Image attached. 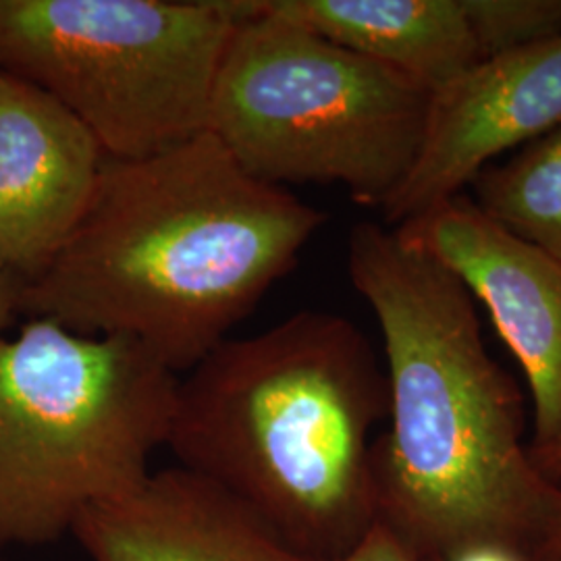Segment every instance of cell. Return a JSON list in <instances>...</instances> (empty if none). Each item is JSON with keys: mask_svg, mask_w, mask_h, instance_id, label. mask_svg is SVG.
<instances>
[{"mask_svg": "<svg viewBox=\"0 0 561 561\" xmlns=\"http://www.w3.org/2000/svg\"><path fill=\"white\" fill-rule=\"evenodd\" d=\"M347 273L381 327L389 379L373 447L379 522L428 561H539L561 493L530 460L520 387L489 354L474 298L381 222L350 231Z\"/></svg>", "mask_w": 561, "mask_h": 561, "instance_id": "1", "label": "cell"}, {"mask_svg": "<svg viewBox=\"0 0 561 561\" xmlns=\"http://www.w3.org/2000/svg\"><path fill=\"white\" fill-rule=\"evenodd\" d=\"M324 222L248 175L210 131L146 159L106 157L78 229L21 285L20 312L136 341L181 375L296 268Z\"/></svg>", "mask_w": 561, "mask_h": 561, "instance_id": "2", "label": "cell"}, {"mask_svg": "<svg viewBox=\"0 0 561 561\" xmlns=\"http://www.w3.org/2000/svg\"><path fill=\"white\" fill-rule=\"evenodd\" d=\"M389 379L347 319L301 310L219 343L180 377L167 447L310 561H335L379 522L375 428Z\"/></svg>", "mask_w": 561, "mask_h": 561, "instance_id": "3", "label": "cell"}, {"mask_svg": "<svg viewBox=\"0 0 561 561\" xmlns=\"http://www.w3.org/2000/svg\"><path fill=\"white\" fill-rule=\"evenodd\" d=\"M178 373L125 337L30 319L0 340V549L71 535L150 477Z\"/></svg>", "mask_w": 561, "mask_h": 561, "instance_id": "4", "label": "cell"}, {"mask_svg": "<svg viewBox=\"0 0 561 561\" xmlns=\"http://www.w3.org/2000/svg\"><path fill=\"white\" fill-rule=\"evenodd\" d=\"M431 99L379 60L241 0L206 131L254 180L337 183L381 208L421 152Z\"/></svg>", "mask_w": 561, "mask_h": 561, "instance_id": "5", "label": "cell"}, {"mask_svg": "<svg viewBox=\"0 0 561 561\" xmlns=\"http://www.w3.org/2000/svg\"><path fill=\"white\" fill-rule=\"evenodd\" d=\"M241 0H0V71L136 161L208 129Z\"/></svg>", "mask_w": 561, "mask_h": 561, "instance_id": "6", "label": "cell"}, {"mask_svg": "<svg viewBox=\"0 0 561 561\" xmlns=\"http://www.w3.org/2000/svg\"><path fill=\"white\" fill-rule=\"evenodd\" d=\"M481 300L530 385V451L561 433V262L486 217L468 192L391 227Z\"/></svg>", "mask_w": 561, "mask_h": 561, "instance_id": "7", "label": "cell"}, {"mask_svg": "<svg viewBox=\"0 0 561 561\" xmlns=\"http://www.w3.org/2000/svg\"><path fill=\"white\" fill-rule=\"evenodd\" d=\"M560 123L561 36L482 60L433 94L421 152L379 208L382 225L396 227L466 192L503 152Z\"/></svg>", "mask_w": 561, "mask_h": 561, "instance_id": "8", "label": "cell"}, {"mask_svg": "<svg viewBox=\"0 0 561 561\" xmlns=\"http://www.w3.org/2000/svg\"><path fill=\"white\" fill-rule=\"evenodd\" d=\"M106 154L92 131L30 81L0 71V268L36 279L78 229Z\"/></svg>", "mask_w": 561, "mask_h": 561, "instance_id": "9", "label": "cell"}, {"mask_svg": "<svg viewBox=\"0 0 561 561\" xmlns=\"http://www.w3.org/2000/svg\"><path fill=\"white\" fill-rule=\"evenodd\" d=\"M71 535L90 561H310L245 505L180 466L90 507Z\"/></svg>", "mask_w": 561, "mask_h": 561, "instance_id": "10", "label": "cell"}, {"mask_svg": "<svg viewBox=\"0 0 561 561\" xmlns=\"http://www.w3.org/2000/svg\"><path fill=\"white\" fill-rule=\"evenodd\" d=\"M259 7L379 60L431 94L486 59L468 0H259Z\"/></svg>", "mask_w": 561, "mask_h": 561, "instance_id": "11", "label": "cell"}, {"mask_svg": "<svg viewBox=\"0 0 561 561\" xmlns=\"http://www.w3.org/2000/svg\"><path fill=\"white\" fill-rule=\"evenodd\" d=\"M468 187L486 217L561 262V123Z\"/></svg>", "mask_w": 561, "mask_h": 561, "instance_id": "12", "label": "cell"}, {"mask_svg": "<svg viewBox=\"0 0 561 561\" xmlns=\"http://www.w3.org/2000/svg\"><path fill=\"white\" fill-rule=\"evenodd\" d=\"M484 57L561 36V0H468Z\"/></svg>", "mask_w": 561, "mask_h": 561, "instance_id": "13", "label": "cell"}, {"mask_svg": "<svg viewBox=\"0 0 561 561\" xmlns=\"http://www.w3.org/2000/svg\"><path fill=\"white\" fill-rule=\"evenodd\" d=\"M335 561H428L387 524L377 522L352 551Z\"/></svg>", "mask_w": 561, "mask_h": 561, "instance_id": "14", "label": "cell"}, {"mask_svg": "<svg viewBox=\"0 0 561 561\" xmlns=\"http://www.w3.org/2000/svg\"><path fill=\"white\" fill-rule=\"evenodd\" d=\"M20 280L13 279L0 268V340L4 337L7 327L20 314Z\"/></svg>", "mask_w": 561, "mask_h": 561, "instance_id": "15", "label": "cell"}, {"mask_svg": "<svg viewBox=\"0 0 561 561\" xmlns=\"http://www.w3.org/2000/svg\"><path fill=\"white\" fill-rule=\"evenodd\" d=\"M530 451V449H528ZM530 460L537 466L547 481L558 482L561 479V433L547 447L530 451Z\"/></svg>", "mask_w": 561, "mask_h": 561, "instance_id": "16", "label": "cell"}, {"mask_svg": "<svg viewBox=\"0 0 561 561\" xmlns=\"http://www.w3.org/2000/svg\"><path fill=\"white\" fill-rule=\"evenodd\" d=\"M558 484V489H560L561 493V479L556 482ZM561 560V510L560 516H558V522H556V528H553V533H551V539L549 542L545 545V549H542L541 558L539 561H560Z\"/></svg>", "mask_w": 561, "mask_h": 561, "instance_id": "17", "label": "cell"}, {"mask_svg": "<svg viewBox=\"0 0 561 561\" xmlns=\"http://www.w3.org/2000/svg\"><path fill=\"white\" fill-rule=\"evenodd\" d=\"M454 561H524L518 556L512 553H503V551H474L468 556H461Z\"/></svg>", "mask_w": 561, "mask_h": 561, "instance_id": "18", "label": "cell"}, {"mask_svg": "<svg viewBox=\"0 0 561 561\" xmlns=\"http://www.w3.org/2000/svg\"><path fill=\"white\" fill-rule=\"evenodd\" d=\"M0 561H2V560H0Z\"/></svg>", "mask_w": 561, "mask_h": 561, "instance_id": "19", "label": "cell"}, {"mask_svg": "<svg viewBox=\"0 0 561 561\" xmlns=\"http://www.w3.org/2000/svg\"><path fill=\"white\" fill-rule=\"evenodd\" d=\"M561 561V560H560Z\"/></svg>", "mask_w": 561, "mask_h": 561, "instance_id": "20", "label": "cell"}]
</instances>
